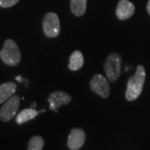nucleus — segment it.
I'll list each match as a JSON object with an SVG mask.
<instances>
[{"mask_svg": "<svg viewBox=\"0 0 150 150\" xmlns=\"http://www.w3.org/2000/svg\"><path fill=\"white\" fill-rule=\"evenodd\" d=\"M72 98L69 93L63 91H54L53 92L48 98L49 103V108L54 112H58V108L66 105L71 102Z\"/></svg>", "mask_w": 150, "mask_h": 150, "instance_id": "0eeeda50", "label": "nucleus"}, {"mask_svg": "<svg viewBox=\"0 0 150 150\" xmlns=\"http://www.w3.org/2000/svg\"><path fill=\"white\" fill-rule=\"evenodd\" d=\"M43 30L46 37L56 38L60 33V21L55 13H48L43 20Z\"/></svg>", "mask_w": 150, "mask_h": 150, "instance_id": "20e7f679", "label": "nucleus"}, {"mask_svg": "<svg viewBox=\"0 0 150 150\" xmlns=\"http://www.w3.org/2000/svg\"><path fill=\"white\" fill-rule=\"evenodd\" d=\"M84 63L83 55L79 50H75L73 54L70 55L69 69L71 71H78L83 67Z\"/></svg>", "mask_w": 150, "mask_h": 150, "instance_id": "f8f14e48", "label": "nucleus"}, {"mask_svg": "<svg viewBox=\"0 0 150 150\" xmlns=\"http://www.w3.org/2000/svg\"><path fill=\"white\" fill-rule=\"evenodd\" d=\"M36 105H37V104H36V103L33 102L32 103V104H31V108H35V107H36Z\"/></svg>", "mask_w": 150, "mask_h": 150, "instance_id": "a211bd4d", "label": "nucleus"}, {"mask_svg": "<svg viewBox=\"0 0 150 150\" xmlns=\"http://www.w3.org/2000/svg\"><path fill=\"white\" fill-rule=\"evenodd\" d=\"M86 135L81 129H73L68 138V147L70 150H79L84 144Z\"/></svg>", "mask_w": 150, "mask_h": 150, "instance_id": "6e6552de", "label": "nucleus"}, {"mask_svg": "<svg viewBox=\"0 0 150 150\" xmlns=\"http://www.w3.org/2000/svg\"><path fill=\"white\" fill-rule=\"evenodd\" d=\"M20 104V98L18 95H13L8 98L0 109V119L3 122L10 121L16 115Z\"/></svg>", "mask_w": 150, "mask_h": 150, "instance_id": "39448f33", "label": "nucleus"}, {"mask_svg": "<svg viewBox=\"0 0 150 150\" xmlns=\"http://www.w3.org/2000/svg\"><path fill=\"white\" fill-rule=\"evenodd\" d=\"M17 84L13 82H8L0 85V104L6 102L16 92Z\"/></svg>", "mask_w": 150, "mask_h": 150, "instance_id": "9d476101", "label": "nucleus"}, {"mask_svg": "<svg viewBox=\"0 0 150 150\" xmlns=\"http://www.w3.org/2000/svg\"><path fill=\"white\" fill-rule=\"evenodd\" d=\"M135 6L129 0H120L116 8V15L119 20H127L134 15Z\"/></svg>", "mask_w": 150, "mask_h": 150, "instance_id": "1a4fd4ad", "label": "nucleus"}, {"mask_svg": "<svg viewBox=\"0 0 150 150\" xmlns=\"http://www.w3.org/2000/svg\"><path fill=\"white\" fill-rule=\"evenodd\" d=\"M18 1L19 0H0V7L4 8H8L15 5Z\"/></svg>", "mask_w": 150, "mask_h": 150, "instance_id": "2eb2a0df", "label": "nucleus"}, {"mask_svg": "<svg viewBox=\"0 0 150 150\" xmlns=\"http://www.w3.org/2000/svg\"><path fill=\"white\" fill-rule=\"evenodd\" d=\"M70 7L72 13L77 17H82L86 12L87 0H71Z\"/></svg>", "mask_w": 150, "mask_h": 150, "instance_id": "ddd939ff", "label": "nucleus"}, {"mask_svg": "<svg viewBox=\"0 0 150 150\" xmlns=\"http://www.w3.org/2000/svg\"><path fill=\"white\" fill-rule=\"evenodd\" d=\"M15 79L18 81V82H20V83H21L22 81H23V78H22L21 76H17L16 78H15Z\"/></svg>", "mask_w": 150, "mask_h": 150, "instance_id": "f3484780", "label": "nucleus"}, {"mask_svg": "<svg viewBox=\"0 0 150 150\" xmlns=\"http://www.w3.org/2000/svg\"><path fill=\"white\" fill-rule=\"evenodd\" d=\"M2 61L8 66H16L21 60V53L17 43L12 39H7L0 51Z\"/></svg>", "mask_w": 150, "mask_h": 150, "instance_id": "f03ea898", "label": "nucleus"}, {"mask_svg": "<svg viewBox=\"0 0 150 150\" xmlns=\"http://www.w3.org/2000/svg\"><path fill=\"white\" fill-rule=\"evenodd\" d=\"M145 78V69L144 66L139 65L135 74L132 76L128 81L127 90L125 93V98L128 101H134L139 97L144 88Z\"/></svg>", "mask_w": 150, "mask_h": 150, "instance_id": "f257e3e1", "label": "nucleus"}, {"mask_svg": "<svg viewBox=\"0 0 150 150\" xmlns=\"http://www.w3.org/2000/svg\"><path fill=\"white\" fill-rule=\"evenodd\" d=\"M121 62H122V57L118 53L110 54L105 60L104 71L106 73L108 80L112 83L115 82L120 76Z\"/></svg>", "mask_w": 150, "mask_h": 150, "instance_id": "7ed1b4c3", "label": "nucleus"}, {"mask_svg": "<svg viewBox=\"0 0 150 150\" xmlns=\"http://www.w3.org/2000/svg\"><path fill=\"white\" fill-rule=\"evenodd\" d=\"M44 145V141L41 136H34L29 140L28 150H42Z\"/></svg>", "mask_w": 150, "mask_h": 150, "instance_id": "4468645a", "label": "nucleus"}, {"mask_svg": "<svg viewBox=\"0 0 150 150\" xmlns=\"http://www.w3.org/2000/svg\"><path fill=\"white\" fill-rule=\"evenodd\" d=\"M90 88L92 91L103 98H107L110 95L109 83L106 78L102 74H96L92 78Z\"/></svg>", "mask_w": 150, "mask_h": 150, "instance_id": "423d86ee", "label": "nucleus"}, {"mask_svg": "<svg viewBox=\"0 0 150 150\" xmlns=\"http://www.w3.org/2000/svg\"><path fill=\"white\" fill-rule=\"evenodd\" d=\"M45 110L43 109L41 111H37L36 109L34 108H26V109H23L22 110L21 112H19L16 117V123L18 124H23V123H26L29 120H32L34 118H36L38 115L40 113V112H44Z\"/></svg>", "mask_w": 150, "mask_h": 150, "instance_id": "9b49d317", "label": "nucleus"}, {"mask_svg": "<svg viewBox=\"0 0 150 150\" xmlns=\"http://www.w3.org/2000/svg\"><path fill=\"white\" fill-rule=\"evenodd\" d=\"M147 11H148L149 14L150 15V0H149V2L147 4Z\"/></svg>", "mask_w": 150, "mask_h": 150, "instance_id": "dca6fc26", "label": "nucleus"}]
</instances>
